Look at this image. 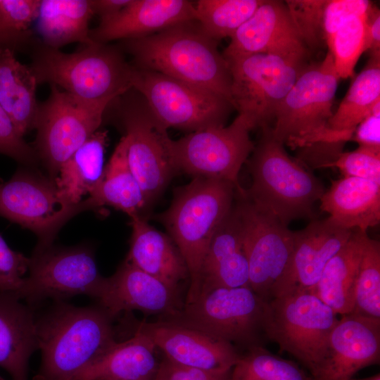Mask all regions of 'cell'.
<instances>
[{
    "label": "cell",
    "mask_w": 380,
    "mask_h": 380,
    "mask_svg": "<svg viewBox=\"0 0 380 380\" xmlns=\"http://www.w3.org/2000/svg\"><path fill=\"white\" fill-rule=\"evenodd\" d=\"M113 319L99 304L55 302L36 318L42 360L33 380H72L99 360L118 343Z\"/></svg>",
    "instance_id": "cell-1"
},
{
    "label": "cell",
    "mask_w": 380,
    "mask_h": 380,
    "mask_svg": "<svg viewBox=\"0 0 380 380\" xmlns=\"http://www.w3.org/2000/svg\"><path fill=\"white\" fill-rule=\"evenodd\" d=\"M120 42L121 50L132 56V65L209 90L232 104L228 63L217 49L218 42L196 20Z\"/></svg>",
    "instance_id": "cell-2"
},
{
    "label": "cell",
    "mask_w": 380,
    "mask_h": 380,
    "mask_svg": "<svg viewBox=\"0 0 380 380\" xmlns=\"http://www.w3.org/2000/svg\"><path fill=\"white\" fill-rule=\"evenodd\" d=\"M235 193L234 186L228 182L196 177L175 191L171 205L158 216L188 268L189 286L184 304L198 296L205 255L234 205Z\"/></svg>",
    "instance_id": "cell-3"
},
{
    "label": "cell",
    "mask_w": 380,
    "mask_h": 380,
    "mask_svg": "<svg viewBox=\"0 0 380 380\" xmlns=\"http://www.w3.org/2000/svg\"><path fill=\"white\" fill-rule=\"evenodd\" d=\"M30 54L38 84L54 85L84 100L113 101L132 88L133 66L113 45L94 42L65 53L39 40Z\"/></svg>",
    "instance_id": "cell-4"
},
{
    "label": "cell",
    "mask_w": 380,
    "mask_h": 380,
    "mask_svg": "<svg viewBox=\"0 0 380 380\" xmlns=\"http://www.w3.org/2000/svg\"><path fill=\"white\" fill-rule=\"evenodd\" d=\"M261 137L246 163L252 177L246 196L276 216L286 226L294 220L311 218L313 206L325 191L320 180L286 152L272 134L262 128Z\"/></svg>",
    "instance_id": "cell-5"
},
{
    "label": "cell",
    "mask_w": 380,
    "mask_h": 380,
    "mask_svg": "<svg viewBox=\"0 0 380 380\" xmlns=\"http://www.w3.org/2000/svg\"><path fill=\"white\" fill-rule=\"evenodd\" d=\"M337 314L309 291L286 293L266 302L265 336L298 360L312 376L327 354Z\"/></svg>",
    "instance_id": "cell-6"
},
{
    "label": "cell",
    "mask_w": 380,
    "mask_h": 380,
    "mask_svg": "<svg viewBox=\"0 0 380 380\" xmlns=\"http://www.w3.org/2000/svg\"><path fill=\"white\" fill-rule=\"evenodd\" d=\"M339 80L329 51L320 62L308 64L277 109L274 137L293 149L323 141Z\"/></svg>",
    "instance_id": "cell-7"
},
{
    "label": "cell",
    "mask_w": 380,
    "mask_h": 380,
    "mask_svg": "<svg viewBox=\"0 0 380 380\" xmlns=\"http://www.w3.org/2000/svg\"><path fill=\"white\" fill-rule=\"evenodd\" d=\"M39 103L32 145L46 174L55 180L62 164L99 130L112 100L88 101L50 85Z\"/></svg>",
    "instance_id": "cell-8"
},
{
    "label": "cell",
    "mask_w": 380,
    "mask_h": 380,
    "mask_svg": "<svg viewBox=\"0 0 380 380\" xmlns=\"http://www.w3.org/2000/svg\"><path fill=\"white\" fill-rule=\"evenodd\" d=\"M224 58L231 74L233 106L251 130L271 126L278 106L308 65L306 60L268 53Z\"/></svg>",
    "instance_id": "cell-9"
},
{
    "label": "cell",
    "mask_w": 380,
    "mask_h": 380,
    "mask_svg": "<svg viewBox=\"0 0 380 380\" xmlns=\"http://www.w3.org/2000/svg\"><path fill=\"white\" fill-rule=\"evenodd\" d=\"M115 101L118 121L127 139L128 164L148 206L177 172L172 139L135 89H130Z\"/></svg>",
    "instance_id": "cell-10"
},
{
    "label": "cell",
    "mask_w": 380,
    "mask_h": 380,
    "mask_svg": "<svg viewBox=\"0 0 380 380\" xmlns=\"http://www.w3.org/2000/svg\"><path fill=\"white\" fill-rule=\"evenodd\" d=\"M87 198L63 207L55 180L37 167L20 165L0 184V216L32 232L37 237L34 251L51 245L61 228L80 213L92 210Z\"/></svg>",
    "instance_id": "cell-11"
},
{
    "label": "cell",
    "mask_w": 380,
    "mask_h": 380,
    "mask_svg": "<svg viewBox=\"0 0 380 380\" xmlns=\"http://www.w3.org/2000/svg\"><path fill=\"white\" fill-rule=\"evenodd\" d=\"M133 66L132 84L166 129L191 132L224 126L232 109L225 98L156 71Z\"/></svg>",
    "instance_id": "cell-12"
},
{
    "label": "cell",
    "mask_w": 380,
    "mask_h": 380,
    "mask_svg": "<svg viewBox=\"0 0 380 380\" xmlns=\"http://www.w3.org/2000/svg\"><path fill=\"white\" fill-rule=\"evenodd\" d=\"M29 274L16 296L31 305L46 299L55 302L78 295L97 299L106 277L99 272L91 246L51 245L33 251Z\"/></svg>",
    "instance_id": "cell-13"
},
{
    "label": "cell",
    "mask_w": 380,
    "mask_h": 380,
    "mask_svg": "<svg viewBox=\"0 0 380 380\" xmlns=\"http://www.w3.org/2000/svg\"><path fill=\"white\" fill-rule=\"evenodd\" d=\"M250 131L245 118L239 115L229 126L209 127L172 140L177 172L224 180L234 186L236 194L245 195L239 173L255 146Z\"/></svg>",
    "instance_id": "cell-14"
},
{
    "label": "cell",
    "mask_w": 380,
    "mask_h": 380,
    "mask_svg": "<svg viewBox=\"0 0 380 380\" xmlns=\"http://www.w3.org/2000/svg\"><path fill=\"white\" fill-rule=\"evenodd\" d=\"M265 305L250 287L217 288L184 304L170 319L248 349L262 346Z\"/></svg>",
    "instance_id": "cell-15"
},
{
    "label": "cell",
    "mask_w": 380,
    "mask_h": 380,
    "mask_svg": "<svg viewBox=\"0 0 380 380\" xmlns=\"http://www.w3.org/2000/svg\"><path fill=\"white\" fill-rule=\"evenodd\" d=\"M234 205L241 226L242 245L249 267L251 289L265 301L285 271L292 253L294 231L247 196Z\"/></svg>",
    "instance_id": "cell-16"
},
{
    "label": "cell",
    "mask_w": 380,
    "mask_h": 380,
    "mask_svg": "<svg viewBox=\"0 0 380 380\" xmlns=\"http://www.w3.org/2000/svg\"><path fill=\"white\" fill-rule=\"evenodd\" d=\"M167 360L211 372L231 371L240 354L235 346L182 322H143L137 327Z\"/></svg>",
    "instance_id": "cell-17"
},
{
    "label": "cell",
    "mask_w": 380,
    "mask_h": 380,
    "mask_svg": "<svg viewBox=\"0 0 380 380\" xmlns=\"http://www.w3.org/2000/svg\"><path fill=\"white\" fill-rule=\"evenodd\" d=\"M353 231L329 218L314 220L303 229L294 231L289 262L274 285L271 298L293 292L311 291L327 263L346 244Z\"/></svg>",
    "instance_id": "cell-18"
},
{
    "label": "cell",
    "mask_w": 380,
    "mask_h": 380,
    "mask_svg": "<svg viewBox=\"0 0 380 380\" xmlns=\"http://www.w3.org/2000/svg\"><path fill=\"white\" fill-rule=\"evenodd\" d=\"M111 317L122 312L139 310L174 319L184 304L179 290L125 261L110 277H106L96 299Z\"/></svg>",
    "instance_id": "cell-19"
},
{
    "label": "cell",
    "mask_w": 380,
    "mask_h": 380,
    "mask_svg": "<svg viewBox=\"0 0 380 380\" xmlns=\"http://www.w3.org/2000/svg\"><path fill=\"white\" fill-rule=\"evenodd\" d=\"M380 319L343 315L333 329L327 354L315 380H348L360 369L379 363Z\"/></svg>",
    "instance_id": "cell-20"
},
{
    "label": "cell",
    "mask_w": 380,
    "mask_h": 380,
    "mask_svg": "<svg viewBox=\"0 0 380 380\" xmlns=\"http://www.w3.org/2000/svg\"><path fill=\"white\" fill-rule=\"evenodd\" d=\"M230 39L224 57L268 53L307 61L310 54L281 1L263 0Z\"/></svg>",
    "instance_id": "cell-21"
},
{
    "label": "cell",
    "mask_w": 380,
    "mask_h": 380,
    "mask_svg": "<svg viewBox=\"0 0 380 380\" xmlns=\"http://www.w3.org/2000/svg\"><path fill=\"white\" fill-rule=\"evenodd\" d=\"M195 20L194 1L131 0L111 18L90 30L94 42L108 44L146 37L177 24Z\"/></svg>",
    "instance_id": "cell-22"
},
{
    "label": "cell",
    "mask_w": 380,
    "mask_h": 380,
    "mask_svg": "<svg viewBox=\"0 0 380 380\" xmlns=\"http://www.w3.org/2000/svg\"><path fill=\"white\" fill-rule=\"evenodd\" d=\"M239 287H250L249 267L242 245L239 217L233 205L207 250L201 271L198 296L217 288Z\"/></svg>",
    "instance_id": "cell-23"
},
{
    "label": "cell",
    "mask_w": 380,
    "mask_h": 380,
    "mask_svg": "<svg viewBox=\"0 0 380 380\" xmlns=\"http://www.w3.org/2000/svg\"><path fill=\"white\" fill-rule=\"evenodd\" d=\"M132 235L125 260L141 271L179 290L189 274L172 239L151 226L144 216L130 218Z\"/></svg>",
    "instance_id": "cell-24"
},
{
    "label": "cell",
    "mask_w": 380,
    "mask_h": 380,
    "mask_svg": "<svg viewBox=\"0 0 380 380\" xmlns=\"http://www.w3.org/2000/svg\"><path fill=\"white\" fill-rule=\"evenodd\" d=\"M14 293H0V367L13 380H28L29 360L39 349L31 305Z\"/></svg>",
    "instance_id": "cell-25"
},
{
    "label": "cell",
    "mask_w": 380,
    "mask_h": 380,
    "mask_svg": "<svg viewBox=\"0 0 380 380\" xmlns=\"http://www.w3.org/2000/svg\"><path fill=\"white\" fill-rule=\"evenodd\" d=\"M320 209L336 224L367 232L380 222V184L354 177L331 181L319 199Z\"/></svg>",
    "instance_id": "cell-26"
},
{
    "label": "cell",
    "mask_w": 380,
    "mask_h": 380,
    "mask_svg": "<svg viewBox=\"0 0 380 380\" xmlns=\"http://www.w3.org/2000/svg\"><path fill=\"white\" fill-rule=\"evenodd\" d=\"M156 349L151 340L137 328L131 338L118 342L72 380H154L161 362Z\"/></svg>",
    "instance_id": "cell-27"
},
{
    "label": "cell",
    "mask_w": 380,
    "mask_h": 380,
    "mask_svg": "<svg viewBox=\"0 0 380 380\" xmlns=\"http://www.w3.org/2000/svg\"><path fill=\"white\" fill-rule=\"evenodd\" d=\"M367 232L353 229L346 244L329 260L310 293L337 315L350 314L355 307L359 266Z\"/></svg>",
    "instance_id": "cell-28"
},
{
    "label": "cell",
    "mask_w": 380,
    "mask_h": 380,
    "mask_svg": "<svg viewBox=\"0 0 380 380\" xmlns=\"http://www.w3.org/2000/svg\"><path fill=\"white\" fill-rule=\"evenodd\" d=\"M108 132L97 130L61 166L55 179L63 207L76 205L102 179Z\"/></svg>",
    "instance_id": "cell-29"
},
{
    "label": "cell",
    "mask_w": 380,
    "mask_h": 380,
    "mask_svg": "<svg viewBox=\"0 0 380 380\" xmlns=\"http://www.w3.org/2000/svg\"><path fill=\"white\" fill-rule=\"evenodd\" d=\"M37 85L30 65L20 62L10 50L0 51V106L23 137L35 127Z\"/></svg>",
    "instance_id": "cell-30"
},
{
    "label": "cell",
    "mask_w": 380,
    "mask_h": 380,
    "mask_svg": "<svg viewBox=\"0 0 380 380\" xmlns=\"http://www.w3.org/2000/svg\"><path fill=\"white\" fill-rule=\"evenodd\" d=\"M93 15L90 0H40L36 32L43 44L53 49L75 42L91 44Z\"/></svg>",
    "instance_id": "cell-31"
},
{
    "label": "cell",
    "mask_w": 380,
    "mask_h": 380,
    "mask_svg": "<svg viewBox=\"0 0 380 380\" xmlns=\"http://www.w3.org/2000/svg\"><path fill=\"white\" fill-rule=\"evenodd\" d=\"M127 139L122 136L104 168L101 181L89 195L96 209L110 206L129 217L143 216L148 207L127 160Z\"/></svg>",
    "instance_id": "cell-32"
},
{
    "label": "cell",
    "mask_w": 380,
    "mask_h": 380,
    "mask_svg": "<svg viewBox=\"0 0 380 380\" xmlns=\"http://www.w3.org/2000/svg\"><path fill=\"white\" fill-rule=\"evenodd\" d=\"M380 101V51L370 53L362 71L351 83L337 110L328 121L334 131H354Z\"/></svg>",
    "instance_id": "cell-33"
},
{
    "label": "cell",
    "mask_w": 380,
    "mask_h": 380,
    "mask_svg": "<svg viewBox=\"0 0 380 380\" xmlns=\"http://www.w3.org/2000/svg\"><path fill=\"white\" fill-rule=\"evenodd\" d=\"M263 0H198L194 1L195 20L210 38L231 37L255 13Z\"/></svg>",
    "instance_id": "cell-34"
},
{
    "label": "cell",
    "mask_w": 380,
    "mask_h": 380,
    "mask_svg": "<svg viewBox=\"0 0 380 380\" xmlns=\"http://www.w3.org/2000/svg\"><path fill=\"white\" fill-rule=\"evenodd\" d=\"M40 0H0V51L31 53L39 39L32 25Z\"/></svg>",
    "instance_id": "cell-35"
},
{
    "label": "cell",
    "mask_w": 380,
    "mask_h": 380,
    "mask_svg": "<svg viewBox=\"0 0 380 380\" xmlns=\"http://www.w3.org/2000/svg\"><path fill=\"white\" fill-rule=\"evenodd\" d=\"M229 380H315L294 362L273 355L262 346L248 349L232 367Z\"/></svg>",
    "instance_id": "cell-36"
},
{
    "label": "cell",
    "mask_w": 380,
    "mask_h": 380,
    "mask_svg": "<svg viewBox=\"0 0 380 380\" xmlns=\"http://www.w3.org/2000/svg\"><path fill=\"white\" fill-rule=\"evenodd\" d=\"M351 313L380 319V243L366 236Z\"/></svg>",
    "instance_id": "cell-37"
},
{
    "label": "cell",
    "mask_w": 380,
    "mask_h": 380,
    "mask_svg": "<svg viewBox=\"0 0 380 380\" xmlns=\"http://www.w3.org/2000/svg\"><path fill=\"white\" fill-rule=\"evenodd\" d=\"M366 13L348 18L327 44L340 79L354 75L356 63L365 52Z\"/></svg>",
    "instance_id": "cell-38"
},
{
    "label": "cell",
    "mask_w": 380,
    "mask_h": 380,
    "mask_svg": "<svg viewBox=\"0 0 380 380\" xmlns=\"http://www.w3.org/2000/svg\"><path fill=\"white\" fill-rule=\"evenodd\" d=\"M326 0H288L284 3L294 27L310 52L326 46L323 11Z\"/></svg>",
    "instance_id": "cell-39"
},
{
    "label": "cell",
    "mask_w": 380,
    "mask_h": 380,
    "mask_svg": "<svg viewBox=\"0 0 380 380\" xmlns=\"http://www.w3.org/2000/svg\"><path fill=\"white\" fill-rule=\"evenodd\" d=\"M331 167L339 170L343 177L366 179L380 184V148L359 146L343 152Z\"/></svg>",
    "instance_id": "cell-40"
},
{
    "label": "cell",
    "mask_w": 380,
    "mask_h": 380,
    "mask_svg": "<svg viewBox=\"0 0 380 380\" xmlns=\"http://www.w3.org/2000/svg\"><path fill=\"white\" fill-rule=\"evenodd\" d=\"M0 154L11 158L20 165L37 167L39 165L32 145L25 141L1 106Z\"/></svg>",
    "instance_id": "cell-41"
},
{
    "label": "cell",
    "mask_w": 380,
    "mask_h": 380,
    "mask_svg": "<svg viewBox=\"0 0 380 380\" xmlns=\"http://www.w3.org/2000/svg\"><path fill=\"white\" fill-rule=\"evenodd\" d=\"M29 264L30 258L11 249L0 234V293L17 294Z\"/></svg>",
    "instance_id": "cell-42"
},
{
    "label": "cell",
    "mask_w": 380,
    "mask_h": 380,
    "mask_svg": "<svg viewBox=\"0 0 380 380\" xmlns=\"http://www.w3.org/2000/svg\"><path fill=\"white\" fill-rule=\"evenodd\" d=\"M372 4V2L367 0H326L323 11L326 46L348 18L365 14Z\"/></svg>",
    "instance_id": "cell-43"
},
{
    "label": "cell",
    "mask_w": 380,
    "mask_h": 380,
    "mask_svg": "<svg viewBox=\"0 0 380 380\" xmlns=\"http://www.w3.org/2000/svg\"><path fill=\"white\" fill-rule=\"evenodd\" d=\"M231 371L208 372L182 366L165 357L160 362L154 380H229Z\"/></svg>",
    "instance_id": "cell-44"
},
{
    "label": "cell",
    "mask_w": 380,
    "mask_h": 380,
    "mask_svg": "<svg viewBox=\"0 0 380 380\" xmlns=\"http://www.w3.org/2000/svg\"><path fill=\"white\" fill-rule=\"evenodd\" d=\"M359 146L380 148V101L355 127L352 140Z\"/></svg>",
    "instance_id": "cell-45"
},
{
    "label": "cell",
    "mask_w": 380,
    "mask_h": 380,
    "mask_svg": "<svg viewBox=\"0 0 380 380\" xmlns=\"http://www.w3.org/2000/svg\"><path fill=\"white\" fill-rule=\"evenodd\" d=\"M380 51V11L372 3L365 15V51Z\"/></svg>",
    "instance_id": "cell-46"
},
{
    "label": "cell",
    "mask_w": 380,
    "mask_h": 380,
    "mask_svg": "<svg viewBox=\"0 0 380 380\" xmlns=\"http://www.w3.org/2000/svg\"><path fill=\"white\" fill-rule=\"evenodd\" d=\"M131 0H90L94 15H96L99 23L104 22L117 13L129 4Z\"/></svg>",
    "instance_id": "cell-47"
},
{
    "label": "cell",
    "mask_w": 380,
    "mask_h": 380,
    "mask_svg": "<svg viewBox=\"0 0 380 380\" xmlns=\"http://www.w3.org/2000/svg\"><path fill=\"white\" fill-rule=\"evenodd\" d=\"M348 380H380V374L379 373L372 376H369L368 378H365V379H354L353 377V378H350Z\"/></svg>",
    "instance_id": "cell-48"
},
{
    "label": "cell",
    "mask_w": 380,
    "mask_h": 380,
    "mask_svg": "<svg viewBox=\"0 0 380 380\" xmlns=\"http://www.w3.org/2000/svg\"><path fill=\"white\" fill-rule=\"evenodd\" d=\"M0 380H6L0 375Z\"/></svg>",
    "instance_id": "cell-49"
},
{
    "label": "cell",
    "mask_w": 380,
    "mask_h": 380,
    "mask_svg": "<svg viewBox=\"0 0 380 380\" xmlns=\"http://www.w3.org/2000/svg\"><path fill=\"white\" fill-rule=\"evenodd\" d=\"M0 180H1V179H0Z\"/></svg>",
    "instance_id": "cell-50"
}]
</instances>
